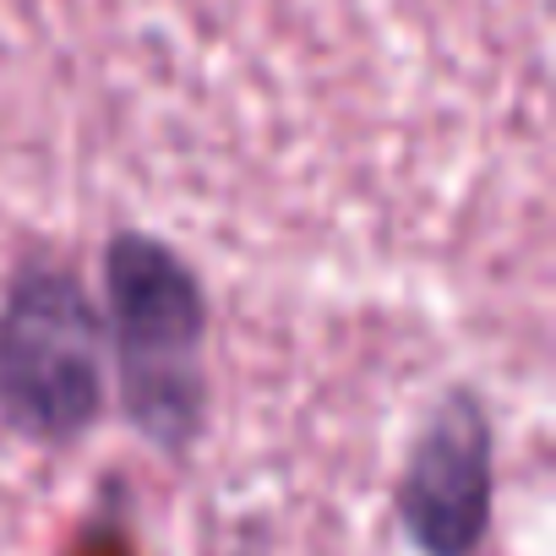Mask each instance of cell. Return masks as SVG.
Returning <instances> with one entry per match:
<instances>
[{
  "label": "cell",
  "mask_w": 556,
  "mask_h": 556,
  "mask_svg": "<svg viewBox=\"0 0 556 556\" xmlns=\"http://www.w3.org/2000/svg\"><path fill=\"white\" fill-rule=\"evenodd\" d=\"M104 404L110 350L88 285L50 256L17 262L0 295V426L39 447H72Z\"/></svg>",
  "instance_id": "obj_2"
},
{
  "label": "cell",
  "mask_w": 556,
  "mask_h": 556,
  "mask_svg": "<svg viewBox=\"0 0 556 556\" xmlns=\"http://www.w3.org/2000/svg\"><path fill=\"white\" fill-rule=\"evenodd\" d=\"M496 431L475 388H447L420 420L404 475L399 523L420 556H475L491 529Z\"/></svg>",
  "instance_id": "obj_3"
},
{
  "label": "cell",
  "mask_w": 556,
  "mask_h": 556,
  "mask_svg": "<svg viewBox=\"0 0 556 556\" xmlns=\"http://www.w3.org/2000/svg\"><path fill=\"white\" fill-rule=\"evenodd\" d=\"M104 350L126 420L159 453H191L207 420V290L148 229L104 240Z\"/></svg>",
  "instance_id": "obj_1"
}]
</instances>
